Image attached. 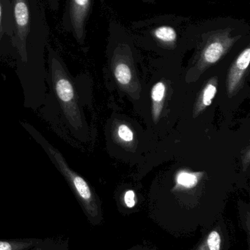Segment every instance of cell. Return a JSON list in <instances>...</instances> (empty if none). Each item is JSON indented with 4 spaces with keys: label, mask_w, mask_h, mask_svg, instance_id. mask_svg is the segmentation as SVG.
<instances>
[{
    "label": "cell",
    "mask_w": 250,
    "mask_h": 250,
    "mask_svg": "<svg viewBox=\"0 0 250 250\" xmlns=\"http://www.w3.org/2000/svg\"><path fill=\"white\" fill-rule=\"evenodd\" d=\"M14 20L12 48L23 106L41 108L47 93L45 54L49 27L44 0H11Z\"/></svg>",
    "instance_id": "1"
},
{
    "label": "cell",
    "mask_w": 250,
    "mask_h": 250,
    "mask_svg": "<svg viewBox=\"0 0 250 250\" xmlns=\"http://www.w3.org/2000/svg\"><path fill=\"white\" fill-rule=\"evenodd\" d=\"M46 51L48 92L42 106L46 109L51 108V111H46L45 114L54 112L60 117V123L68 132L77 139H84L88 125L84 117L76 79L51 45H48Z\"/></svg>",
    "instance_id": "2"
},
{
    "label": "cell",
    "mask_w": 250,
    "mask_h": 250,
    "mask_svg": "<svg viewBox=\"0 0 250 250\" xmlns=\"http://www.w3.org/2000/svg\"><path fill=\"white\" fill-rule=\"evenodd\" d=\"M21 125L44 149L50 161L64 178L88 217V221L94 226L100 224L102 220V214L99 201L88 182L70 167L63 154L47 141L38 129L26 123H21Z\"/></svg>",
    "instance_id": "3"
},
{
    "label": "cell",
    "mask_w": 250,
    "mask_h": 250,
    "mask_svg": "<svg viewBox=\"0 0 250 250\" xmlns=\"http://www.w3.org/2000/svg\"><path fill=\"white\" fill-rule=\"evenodd\" d=\"M195 23L176 15H161L132 22L129 29L132 38L150 41L158 46L173 49L181 42L195 40Z\"/></svg>",
    "instance_id": "4"
},
{
    "label": "cell",
    "mask_w": 250,
    "mask_h": 250,
    "mask_svg": "<svg viewBox=\"0 0 250 250\" xmlns=\"http://www.w3.org/2000/svg\"><path fill=\"white\" fill-rule=\"evenodd\" d=\"M93 0H66L62 25L80 45L85 43L87 24L92 11Z\"/></svg>",
    "instance_id": "5"
},
{
    "label": "cell",
    "mask_w": 250,
    "mask_h": 250,
    "mask_svg": "<svg viewBox=\"0 0 250 250\" xmlns=\"http://www.w3.org/2000/svg\"><path fill=\"white\" fill-rule=\"evenodd\" d=\"M14 20L11 0H0V58L13 54Z\"/></svg>",
    "instance_id": "6"
},
{
    "label": "cell",
    "mask_w": 250,
    "mask_h": 250,
    "mask_svg": "<svg viewBox=\"0 0 250 250\" xmlns=\"http://www.w3.org/2000/svg\"><path fill=\"white\" fill-rule=\"evenodd\" d=\"M250 62V47L248 45L235 60L229 72L227 87L230 92H233L239 84L242 76L248 70Z\"/></svg>",
    "instance_id": "7"
},
{
    "label": "cell",
    "mask_w": 250,
    "mask_h": 250,
    "mask_svg": "<svg viewBox=\"0 0 250 250\" xmlns=\"http://www.w3.org/2000/svg\"><path fill=\"white\" fill-rule=\"evenodd\" d=\"M29 250H70L68 239L63 238L38 239Z\"/></svg>",
    "instance_id": "8"
},
{
    "label": "cell",
    "mask_w": 250,
    "mask_h": 250,
    "mask_svg": "<svg viewBox=\"0 0 250 250\" xmlns=\"http://www.w3.org/2000/svg\"><path fill=\"white\" fill-rule=\"evenodd\" d=\"M35 238L0 240V250H29L35 245Z\"/></svg>",
    "instance_id": "9"
},
{
    "label": "cell",
    "mask_w": 250,
    "mask_h": 250,
    "mask_svg": "<svg viewBox=\"0 0 250 250\" xmlns=\"http://www.w3.org/2000/svg\"><path fill=\"white\" fill-rule=\"evenodd\" d=\"M165 85L162 82H158L154 85L151 91V98L154 103V116L155 120L159 118L162 108V101L165 95Z\"/></svg>",
    "instance_id": "10"
},
{
    "label": "cell",
    "mask_w": 250,
    "mask_h": 250,
    "mask_svg": "<svg viewBox=\"0 0 250 250\" xmlns=\"http://www.w3.org/2000/svg\"><path fill=\"white\" fill-rule=\"evenodd\" d=\"M202 176V173L180 171L176 176V182L179 186L184 188H192L198 185Z\"/></svg>",
    "instance_id": "11"
},
{
    "label": "cell",
    "mask_w": 250,
    "mask_h": 250,
    "mask_svg": "<svg viewBox=\"0 0 250 250\" xmlns=\"http://www.w3.org/2000/svg\"><path fill=\"white\" fill-rule=\"evenodd\" d=\"M222 237L217 230H213L197 250H221Z\"/></svg>",
    "instance_id": "12"
},
{
    "label": "cell",
    "mask_w": 250,
    "mask_h": 250,
    "mask_svg": "<svg viewBox=\"0 0 250 250\" xmlns=\"http://www.w3.org/2000/svg\"><path fill=\"white\" fill-rule=\"evenodd\" d=\"M114 76L120 84L126 85L132 79V71L126 63L119 62L114 67Z\"/></svg>",
    "instance_id": "13"
},
{
    "label": "cell",
    "mask_w": 250,
    "mask_h": 250,
    "mask_svg": "<svg viewBox=\"0 0 250 250\" xmlns=\"http://www.w3.org/2000/svg\"><path fill=\"white\" fill-rule=\"evenodd\" d=\"M216 93H217V87L213 83H208L205 86L204 93H203L202 101H201L203 106L207 107L211 105Z\"/></svg>",
    "instance_id": "14"
},
{
    "label": "cell",
    "mask_w": 250,
    "mask_h": 250,
    "mask_svg": "<svg viewBox=\"0 0 250 250\" xmlns=\"http://www.w3.org/2000/svg\"><path fill=\"white\" fill-rule=\"evenodd\" d=\"M118 135L120 139L126 142H131L134 139V134L132 129L126 125H121L119 126Z\"/></svg>",
    "instance_id": "15"
},
{
    "label": "cell",
    "mask_w": 250,
    "mask_h": 250,
    "mask_svg": "<svg viewBox=\"0 0 250 250\" xmlns=\"http://www.w3.org/2000/svg\"><path fill=\"white\" fill-rule=\"evenodd\" d=\"M126 205L129 208H133L135 206V194L133 190H129L126 192L124 196Z\"/></svg>",
    "instance_id": "16"
},
{
    "label": "cell",
    "mask_w": 250,
    "mask_h": 250,
    "mask_svg": "<svg viewBox=\"0 0 250 250\" xmlns=\"http://www.w3.org/2000/svg\"><path fill=\"white\" fill-rule=\"evenodd\" d=\"M48 7L52 11H57L60 6V0H45Z\"/></svg>",
    "instance_id": "17"
},
{
    "label": "cell",
    "mask_w": 250,
    "mask_h": 250,
    "mask_svg": "<svg viewBox=\"0 0 250 250\" xmlns=\"http://www.w3.org/2000/svg\"><path fill=\"white\" fill-rule=\"evenodd\" d=\"M139 1H142L143 3H146L148 4H156L157 0H139Z\"/></svg>",
    "instance_id": "18"
}]
</instances>
